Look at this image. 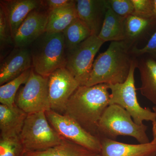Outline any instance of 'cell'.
<instances>
[{"label":"cell","instance_id":"484cf974","mask_svg":"<svg viewBox=\"0 0 156 156\" xmlns=\"http://www.w3.org/2000/svg\"><path fill=\"white\" fill-rule=\"evenodd\" d=\"M107 2L109 8L120 17L126 18L134 13L132 0H107Z\"/></svg>","mask_w":156,"mask_h":156},{"label":"cell","instance_id":"6da1fadb","mask_svg":"<svg viewBox=\"0 0 156 156\" xmlns=\"http://www.w3.org/2000/svg\"><path fill=\"white\" fill-rule=\"evenodd\" d=\"M108 85L80 86L68 101L65 114L78 122L92 135L98 136V123L109 105Z\"/></svg>","mask_w":156,"mask_h":156},{"label":"cell","instance_id":"5bb4252c","mask_svg":"<svg viewBox=\"0 0 156 156\" xmlns=\"http://www.w3.org/2000/svg\"><path fill=\"white\" fill-rule=\"evenodd\" d=\"M100 156H155L156 143L131 144L107 138H100Z\"/></svg>","mask_w":156,"mask_h":156},{"label":"cell","instance_id":"30bf717a","mask_svg":"<svg viewBox=\"0 0 156 156\" xmlns=\"http://www.w3.org/2000/svg\"><path fill=\"white\" fill-rule=\"evenodd\" d=\"M80 86L66 68L56 70L49 76V98L50 109L62 112L66 111L68 101Z\"/></svg>","mask_w":156,"mask_h":156},{"label":"cell","instance_id":"8992f818","mask_svg":"<svg viewBox=\"0 0 156 156\" xmlns=\"http://www.w3.org/2000/svg\"><path fill=\"white\" fill-rule=\"evenodd\" d=\"M136 68V59L131 66L127 80L122 83L108 85L111 93L110 95L109 105H117L122 107L131 115L134 122L138 125L144 121L154 122L156 114L149 108L140 106L137 100L134 80V71Z\"/></svg>","mask_w":156,"mask_h":156},{"label":"cell","instance_id":"277c9868","mask_svg":"<svg viewBox=\"0 0 156 156\" xmlns=\"http://www.w3.org/2000/svg\"><path fill=\"white\" fill-rule=\"evenodd\" d=\"M147 127L134 122L131 115L125 109L117 105L107 108L98 123L99 138L115 140L119 136H128L135 138L140 144L150 142L146 134Z\"/></svg>","mask_w":156,"mask_h":156},{"label":"cell","instance_id":"4fadbf2b","mask_svg":"<svg viewBox=\"0 0 156 156\" xmlns=\"http://www.w3.org/2000/svg\"><path fill=\"white\" fill-rule=\"evenodd\" d=\"M78 17L88 27L92 35L98 36L108 8L107 0H77Z\"/></svg>","mask_w":156,"mask_h":156},{"label":"cell","instance_id":"4dcf8cb0","mask_svg":"<svg viewBox=\"0 0 156 156\" xmlns=\"http://www.w3.org/2000/svg\"><path fill=\"white\" fill-rule=\"evenodd\" d=\"M153 2L154 11L156 16V0H153Z\"/></svg>","mask_w":156,"mask_h":156},{"label":"cell","instance_id":"d6986e66","mask_svg":"<svg viewBox=\"0 0 156 156\" xmlns=\"http://www.w3.org/2000/svg\"><path fill=\"white\" fill-rule=\"evenodd\" d=\"M108 8L103 25L98 37L105 43L122 41L125 38V20Z\"/></svg>","mask_w":156,"mask_h":156},{"label":"cell","instance_id":"603a6c76","mask_svg":"<svg viewBox=\"0 0 156 156\" xmlns=\"http://www.w3.org/2000/svg\"><path fill=\"white\" fill-rule=\"evenodd\" d=\"M31 68L27 69L19 76L0 87V102L10 107L16 105L15 96L20 87L25 84L30 76Z\"/></svg>","mask_w":156,"mask_h":156},{"label":"cell","instance_id":"f1b7e54d","mask_svg":"<svg viewBox=\"0 0 156 156\" xmlns=\"http://www.w3.org/2000/svg\"><path fill=\"white\" fill-rule=\"evenodd\" d=\"M76 3L74 0H46L41 1V7L49 12L71 5Z\"/></svg>","mask_w":156,"mask_h":156},{"label":"cell","instance_id":"83f0119b","mask_svg":"<svg viewBox=\"0 0 156 156\" xmlns=\"http://www.w3.org/2000/svg\"><path fill=\"white\" fill-rule=\"evenodd\" d=\"M131 51L134 57L147 54L156 61V31L144 48L134 47L131 49Z\"/></svg>","mask_w":156,"mask_h":156},{"label":"cell","instance_id":"44dd1931","mask_svg":"<svg viewBox=\"0 0 156 156\" xmlns=\"http://www.w3.org/2000/svg\"><path fill=\"white\" fill-rule=\"evenodd\" d=\"M76 4L49 12L46 32H63L73 20L78 17Z\"/></svg>","mask_w":156,"mask_h":156},{"label":"cell","instance_id":"cb8c5ba5","mask_svg":"<svg viewBox=\"0 0 156 156\" xmlns=\"http://www.w3.org/2000/svg\"><path fill=\"white\" fill-rule=\"evenodd\" d=\"M25 153L19 136L1 137L0 156H23Z\"/></svg>","mask_w":156,"mask_h":156},{"label":"cell","instance_id":"8fae6325","mask_svg":"<svg viewBox=\"0 0 156 156\" xmlns=\"http://www.w3.org/2000/svg\"><path fill=\"white\" fill-rule=\"evenodd\" d=\"M49 12L41 7L30 13L17 30L13 41L14 48H29L46 31Z\"/></svg>","mask_w":156,"mask_h":156},{"label":"cell","instance_id":"d4e9b609","mask_svg":"<svg viewBox=\"0 0 156 156\" xmlns=\"http://www.w3.org/2000/svg\"><path fill=\"white\" fill-rule=\"evenodd\" d=\"M14 45L11 34V26L7 11L5 7L0 2V47L1 55L7 47Z\"/></svg>","mask_w":156,"mask_h":156},{"label":"cell","instance_id":"ba28073f","mask_svg":"<svg viewBox=\"0 0 156 156\" xmlns=\"http://www.w3.org/2000/svg\"><path fill=\"white\" fill-rule=\"evenodd\" d=\"M16 105L27 114L50 110L49 77L37 73L32 68L28 80L20 91Z\"/></svg>","mask_w":156,"mask_h":156},{"label":"cell","instance_id":"7c38bea8","mask_svg":"<svg viewBox=\"0 0 156 156\" xmlns=\"http://www.w3.org/2000/svg\"><path fill=\"white\" fill-rule=\"evenodd\" d=\"M31 68L32 60L29 48H14L1 63L0 85L14 80Z\"/></svg>","mask_w":156,"mask_h":156},{"label":"cell","instance_id":"9a60e30c","mask_svg":"<svg viewBox=\"0 0 156 156\" xmlns=\"http://www.w3.org/2000/svg\"><path fill=\"white\" fill-rule=\"evenodd\" d=\"M156 26V17L145 18L129 15L125 20V42L131 49L147 38Z\"/></svg>","mask_w":156,"mask_h":156},{"label":"cell","instance_id":"2e32d148","mask_svg":"<svg viewBox=\"0 0 156 156\" xmlns=\"http://www.w3.org/2000/svg\"><path fill=\"white\" fill-rule=\"evenodd\" d=\"M141 82V94L156 106V61L147 54L136 57Z\"/></svg>","mask_w":156,"mask_h":156},{"label":"cell","instance_id":"f546056e","mask_svg":"<svg viewBox=\"0 0 156 156\" xmlns=\"http://www.w3.org/2000/svg\"><path fill=\"white\" fill-rule=\"evenodd\" d=\"M153 110L156 114V106L154 107ZM152 132L153 135V140L152 141L156 143V120L154 122L152 123Z\"/></svg>","mask_w":156,"mask_h":156},{"label":"cell","instance_id":"5b68a950","mask_svg":"<svg viewBox=\"0 0 156 156\" xmlns=\"http://www.w3.org/2000/svg\"><path fill=\"white\" fill-rule=\"evenodd\" d=\"M50 124L45 112L27 115L19 135L26 152L46 150L61 142L63 138Z\"/></svg>","mask_w":156,"mask_h":156},{"label":"cell","instance_id":"52a82bcc","mask_svg":"<svg viewBox=\"0 0 156 156\" xmlns=\"http://www.w3.org/2000/svg\"><path fill=\"white\" fill-rule=\"evenodd\" d=\"M45 113L51 126L62 137L100 153V138L85 130L74 119L51 109Z\"/></svg>","mask_w":156,"mask_h":156},{"label":"cell","instance_id":"4316f807","mask_svg":"<svg viewBox=\"0 0 156 156\" xmlns=\"http://www.w3.org/2000/svg\"><path fill=\"white\" fill-rule=\"evenodd\" d=\"M134 7L133 15L145 18L156 17L153 0H132Z\"/></svg>","mask_w":156,"mask_h":156},{"label":"cell","instance_id":"e0dca14e","mask_svg":"<svg viewBox=\"0 0 156 156\" xmlns=\"http://www.w3.org/2000/svg\"><path fill=\"white\" fill-rule=\"evenodd\" d=\"M27 114L17 105H0L1 137L19 136Z\"/></svg>","mask_w":156,"mask_h":156},{"label":"cell","instance_id":"ffe728a7","mask_svg":"<svg viewBox=\"0 0 156 156\" xmlns=\"http://www.w3.org/2000/svg\"><path fill=\"white\" fill-rule=\"evenodd\" d=\"M23 156H100V154L63 138L54 147L45 151L27 152Z\"/></svg>","mask_w":156,"mask_h":156},{"label":"cell","instance_id":"7402d4cb","mask_svg":"<svg viewBox=\"0 0 156 156\" xmlns=\"http://www.w3.org/2000/svg\"><path fill=\"white\" fill-rule=\"evenodd\" d=\"M67 53L91 36L92 33L79 17L74 20L63 32Z\"/></svg>","mask_w":156,"mask_h":156},{"label":"cell","instance_id":"3957f363","mask_svg":"<svg viewBox=\"0 0 156 156\" xmlns=\"http://www.w3.org/2000/svg\"><path fill=\"white\" fill-rule=\"evenodd\" d=\"M32 68L37 73L48 77L56 70L65 68L67 53L63 33L45 32L29 48Z\"/></svg>","mask_w":156,"mask_h":156},{"label":"cell","instance_id":"7a4b0ae2","mask_svg":"<svg viewBox=\"0 0 156 156\" xmlns=\"http://www.w3.org/2000/svg\"><path fill=\"white\" fill-rule=\"evenodd\" d=\"M125 42H112L108 48L94 60L86 86L122 83L128 78L136 59Z\"/></svg>","mask_w":156,"mask_h":156},{"label":"cell","instance_id":"9c48e42d","mask_svg":"<svg viewBox=\"0 0 156 156\" xmlns=\"http://www.w3.org/2000/svg\"><path fill=\"white\" fill-rule=\"evenodd\" d=\"M105 42L92 35L67 53L66 68L80 86H86L92 71L94 58Z\"/></svg>","mask_w":156,"mask_h":156},{"label":"cell","instance_id":"ac0fdd59","mask_svg":"<svg viewBox=\"0 0 156 156\" xmlns=\"http://www.w3.org/2000/svg\"><path fill=\"white\" fill-rule=\"evenodd\" d=\"M1 3L7 11L13 39L30 13L41 7V1L39 0H7L1 1Z\"/></svg>","mask_w":156,"mask_h":156}]
</instances>
